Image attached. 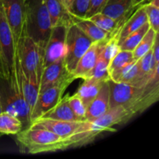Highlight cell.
I'll return each instance as SVG.
<instances>
[{
    "label": "cell",
    "mask_w": 159,
    "mask_h": 159,
    "mask_svg": "<svg viewBox=\"0 0 159 159\" xmlns=\"http://www.w3.org/2000/svg\"><path fill=\"white\" fill-rule=\"evenodd\" d=\"M110 108L121 106L135 114L142 113L158 100L159 77L156 76L144 86H135L109 79Z\"/></svg>",
    "instance_id": "cell-1"
},
{
    "label": "cell",
    "mask_w": 159,
    "mask_h": 159,
    "mask_svg": "<svg viewBox=\"0 0 159 159\" xmlns=\"http://www.w3.org/2000/svg\"><path fill=\"white\" fill-rule=\"evenodd\" d=\"M135 115L131 110L118 106L110 108L107 113L96 119L82 121L74 134L65 139V150L89 144L99 134L110 130L113 126L127 122Z\"/></svg>",
    "instance_id": "cell-2"
},
{
    "label": "cell",
    "mask_w": 159,
    "mask_h": 159,
    "mask_svg": "<svg viewBox=\"0 0 159 159\" xmlns=\"http://www.w3.org/2000/svg\"><path fill=\"white\" fill-rule=\"evenodd\" d=\"M16 135L22 152L36 155L65 150V138L46 129L30 126Z\"/></svg>",
    "instance_id": "cell-3"
},
{
    "label": "cell",
    "mask_w": 159,
    "mask_h": 159,
    "mask_svg": "<svg viewBox=\"0 0 159 159\" xmlns=\"http://www.w3.org/2000/svg\"><path fill=\"white\" fill-rule=\"evenodd\" d=\"M25 30L28 36L44 51L52 30L44 0H25Z\"/></svg>",
    "instance_id": "cell-4"
},
{
    "label": "cell",
    "mask_w": 159,
    "mask_h": 159,
    "mask_svg": "<svg viewBox=\"0 0 159 159\" xmlns=\"http://www.w3.org/2000/svg\"><path fill=\"white\" fill-rule=\"evenodd\" d=\"M16 54L25 74L40 84L44 51L28 36L23 26L16 43Z\"/></svg>",
    "instance_id": "cell-5"
},
{
    "label": "cell",
    "mask_w": 159,
    "mask_h": 159,
    "mask_svg": "<svg viewBox=\"0 0 159 159\" xmlns=\"http://www.w3.org/2000/svg\"><path fill=\"white\" fill-rule=\"evenodd\" d=\"M7 82L8 91L6 93L3 110L18 118L23 124V128L30 125V110L23 96L18 71L14 64V68Z\"/></svg>",
    "instance_id": "cell-6"
},
{
    "label": "cell",
    "mask_w": 159,
    "mask_h": 159,
    "mask_svg": "<svg viewBox=\"0 0 159 159\" xmlns=\"http://www.w3.org/2000/svg\"><path fill=\"white\" fill-rule=\"evenodd\" d=\"M16 47L0 0V80L8 82L14 68Z\"/></svg>",
    "instance_id": "cell-7"
},
{
    "label": "cell",
    "mask_w": 159,
    "mask_h": 159,
    "mask_svg": "<svg viewBox=\"0 0 159 159\" xmlns=\"http://www.w3.org/2000/svg\"><path fill=\"white\" fill-rule=\"evenodd\" d=\"M93 42L72 23L67 26L64 61L68 72L72 74L82 56Z\"/></svg>",
    "instance_id": "cell-8"
},
{
    "label": "cell",
    "mask_w": 159,
    "mask_h": 159,
    "mask_svg": "<svg viewBox=\"0 0 159 159\" xmlns=\"http://www.w3.org/2000/svg\"><path fill=\"white\" fill-rule=\"evenodd\" d=\"M75 79L74 75L70 73L57 84L40 92L31 112L30 124L51 110L61 99L65 90Z\"/></svg>",
    "instance_id": "cell-9"
},
{
    "label": "cell",
    "mask_w": 159,
    "mask_h": 159,
    "mask_svg": "<svg viewBox=\"0 0 159 159\" xmlns=\"http://www.w3.org/2000/svg\"><path fill=\"white\" fill-rule=\"evenodd\" d=\"M2 2L16 47L26 20L25 0H2Z\"/></svg>",
    "instance_id": "cell-10"
},
{
    "label": "cell",
    "mask_w": 159,
    "mask_h": 159,
    "mask_svg": "<svg viewBox=\"0 0 159 159\" xmlns=\"http://www.w3.org/2000/svg\"><path fill=\"white\" fill-rule=\"evenodd\" d=\"M66 29L65 26L52 27L44 49L43 68L65 56Z\"/></svg>",
    "instance_id": "cell-11"
},
{
    "label": "cell",
    "mask_w": 159,
    "mask_h": 159,
    "mask_svg": "<svg viewBox=\"0 0 159 159\" xmlns=\"http://www.w3.org/2000/svg\"><path fill=\"white\" fill-rule=\"evenodd\" d=\"M82 121L83 120L64 121L40 117L34 121L30 124V127L46 129L65 139L74 134Z\"/></svg>",
    "instance_id": "cell-12"
},
{
    "label": "cell",
    "mask_w": 159,
    "mask_h": 159,
    "mask_svg": "<svg viewBox=\"0 0 159 159\" xmlns=\"http://www.w3.org/2000/svg\"><path fill=\"white\" fill-rule=\"evenodd\" d=\"M68 74H70V72H68L65 67L64 57L44 67L40 77L39 93L57 84Z\"/></svg>",
    "instance_id": "cell-13"
},
{
    "label": "cell",
    "mask_w": 159,
    "mask_h": 159,
    "mask_svg": "<svg viewBox=\"0 0 159 159\" xmlns=\"http://www.w3.org/2000/svg\"><path fill=\"white\" fill-rule=\"evenodd\" d=\"M102 41L93 42L85 54L82 56L72 72V75L76 79H85L89 73L93 69L97 61Z\"/></svg>",
    "instance_id": "cell-14"
},
{
    "label": "cell",
    "mask_w": 159,
    "mask_h": 159,
    "mask_svg": "<svg viewBox=\"0 0 159 159\" xmlns=\"http://www.w3.org/2000/svg\"><path fill=\"white\" fill-rule=\"evenodd\" d=\"M110 110V87L108 81L102 84L100 90L86 108L85 120H93Z\"/></svg>",
    "instance_id": "cell-15"
},
{
    "label": "cell",
    "mask_w": 159,
    "mask_h": 159,
    "mask_svg": "<svg viewBox=\"0 0 159 159\" xmlns=\"http://www.w3.org/2000/svg\"><path fill=\"white\" fill-rule=\"evenodd\" d=\"M147 22L148 21V16L144 9V4L140 5L139 6H138V9L135 10V12L127 17V20L124 22L122 26L119 29L117 34H116L118 44H120L127 36L130 35L134 31L137 30Z\"/></svg>",
    "instance_id": "cell-16"
},
{
    "label": "cell",
    "mask_w": 159,
    "mask_h": 159,
    "mask_svg": "<svg viewBox=\"0 0 159 159\" xmlns=\"http://www.w3.org/2000/svg\"><path fill=\"white\" fill-rule=\"evenodd\" d=\"M15 64L18 71L19 77H20V83H21L22 89H23V96L26 101V103L29 106L30 113L32 112L34 106L35 104L36 100L39 94V89H40V84L37 83L34 80H33L30 77L26 75L22 68L20 62L19 61L18 57L16 54V57ZM31 115V114H30Z\"/></svg>",
    "instance_id": "cell-17"
},
{
    "label": "cell",
    "mask_w": 159,
    "mask_h": 159,
    "mask_svg": "<svg viewBox=\"0 0 159 159\" xmlns=\"http://www.w3.org/2000/svg\"><path fill=\"white\" fill-rule=\"evenodd\" d=\"M71 21L89 38L91 39L93 42L102 41L111 37L109 33L99 28L96 23L88 18L79 17L71 14Z\"/></svg>",
    "instance_id": "cell-18"
},
{
    "label": "cell",
    "mask_w": 159,
    "mask_h": 159,
    "mask_svg": "<svg viewBox=\"0 0 159 159\" xmlns=\"http://www.w3.org/2000/svg\"><path fill=\"white\" fill-rule=\"evenodd\" d=\"M51 19V27L71 24V14L62 0H44Z\"/></svg>",
    "instance_id": "cell-19"
},
{
    "label": "cell",
    "mask_w": 159,
    "mask_h": 159,
    "mask_svg": "<svg viewBox=\"0 0 159 159\" xmlns=\"http://www.w3.org/2000/svg\"><path fill=\"white\" fill-rule=\"evenodd\" d=\"M134 9L132 0H108L101 12L116 20L124 21Z\"/></svg>",
    "instance_id": "cell-20"
},
{
    "label": "cell",
    "mask_w": 159,
    "mask_h": 159,
    "mask_svg": "<svg viewBox=\"0 0 159 159\" xmlns=\"http://www.w3.org/2000/svg\"><path fill=\"white\" fill-rule=\"evenodd\" d=\"M83 80L84 82H82L75 94L77 95L82 99V102L87 108L90 102L98 94L102 84L106 81L98 80V79H92V78H87Z\"/></svg>",
    "instance_id": "cell-21"
},
{
    "label": "cell",
    "mask_w": 159,
    "mask_h": 159,
    "mask_svg": "<svg viewBox=\"0 0 159 159\" xmlns=\"http://www.w3.org/2000/svg\"><path fill=\"white\" fill-rule=\"evenodd\" d=\"M68 95H67L65 97H62L61 99L42 117L64 121L79 120L68 105Z\"/></svg>",
    "instance_id": "cell-22"
},
{
    "label": "cell",
    "mask_w": 159,
    "mask_h": 159,
    "mask_svg": "<svg viewBox=\"0 0 159 159\" xmlns=\"http://www.w3.org/2000/svg\"><path fill=\"white\" fill-rule=\"evenodd\" d=\"M134 61L137 60H134V58L132 51L120 50L108 65L107 69H108L110 79L116 73H117L118 71L123 69L124 67H126L127 65Z\"/></svg>",
    "instance_id": "cell-23"
},
{
    "label": "cell",
    "mask_w": 159,
    "mask_h": 159,
    "mask_svg": "<svg viewBox=\"0 0 159 159\" xmlns=\"http://www.w3.org/2000/svg\"><path fill=\"white\" fill-rule=\"evenodd\" d=\"M90 20L96 23L99 28L105 30L106 32L109 33L111 36L115 35L117 34L118 30L122 26L124 22L125 21H120V20H116L115 19L111 18V17L105 15L102 12H99L95 15L89 17Z\"/></svg>",
    "instance_id": "cell-24"
},
{
    "label": "cell",
    "mask_w": 159,
    "mask_h": 159,
    "mask_svg": "<svg viewBox=\"0 0 159 159\" xmlns=\"http://www.w3.org/2000/svg\"><path fill=\"white\" fill-rule=\"evenodd\" d=\"M23 130V124L16 116L3 111L0 113V134L16 135Z\"/></svg>",
    "instance_id": "cell-25"
},
{
    "label": "cell",
    "mask_w": 159,
    "mask_h": 159,
    "mask_svg": "<svg viewBox=\"0 0 159 159\" xmlns=\"http://www.w3.org/2000/svg\"><path fill=\"white\" fill-rule=\"evenodd\" d=\"M149 28H150V25H149L148 22H147L144 25H142L141 27L138 28L137 30L134 31L130 35L127 36L119 44L120 49L124 50V51H133L137 47V45L142 40V38L145 35L146 33L148 32Z\"/></svg>",
    "instance_id": "cell-26"
},
{
    "label": "cell",
    "mask_w": 159,
    "mask_h": 159,
    "mask_svg": "<svg viewBox=\"0 0 159 159\" xmlns=\"http://www.w3.org/2000/svg\"><path fill=\"white\" fill-rule=\"evenodd\" d=\"M158 34V33H155L151 27L149 28L142 40L140 41V43L137 45L134 50L132 51L134 60H138L139 58H141L148 51L152 49L154 43H155V37Z\"/></svg>",
    "instance_id": "cell-27"
},
{
    "label": "cell",
    "mask_w": 159,
    "mask_h": 159,
    "mask_svg": "<svg viewBox=\"0 0 159 159\" xmlns=\"http://www.w3.org/2000/svg\"><path fill=\"white\" fill-rule=\"evenodd\" d=\"M101 48H102V47H101ZM107 68H108V64L106 62V61L102 57L100 50V52H99V57H98L96 65L93 68V69L89 73L88 75L85 77V79H87V78H92V79H98V80L108 81L110 79V76H109Z\"/></svg>",
    "instance_id": "cell-28"
},
{
    "label": "cell",
    "mask_w": 159,
    "mask_h": 159,
    "mask_svg": "<svg viewBox=\"0 0 159 159\" xmlns=\"http://www.w3.org/2000/svg\"><path fill=\"white\" fill-rule=\"evenodd\" d=\"M68 102L70 108L75 113L79 120H85V115H86V107L82 102V99L76 94L68 96Z\"/></svg>",
    "instance_id": "cell-29"
},
{
    "label": "cell",
    "mask_w": 159,
    "mask_h": 159,
    "mask_svg": "<svg viewBox=\"0 0 159 159\" xmlns=\"http://www.w3.org/2000/svg\"><path fill=\"white\" fill-rule=\"evenodd\" d=\"M150 27L155 33L159 32V7L151 3H144Z\"/></svg>",
    "instance_id": "cell-30"
},
{
    "label": "cell",
    "mask_w": 159,
    "mask_h": 159,
    "mask_svg": "<svg viewBox=\"0 0 159 159\" xmlns=\"http://www.w3.org/2000/svg\"><path fill=\"white\" fill-rule=\"evenodd\" d=\"M90 0H75L68 10L72 15L85 18L89 6Z\"/></svg>",
    "instance_id": "cell-31"
},
{
    "label": "cell",
    "mask_w": 159,
    "mask_h": 159,
    "mask_svg": "<svg viewBox=\"0 0 159 159\" xmlns=\"http://www.w3.org/2000/svg\"><path fill=\"white\" fill-rule=\"evenodd\" d=\"M108 0H90L89 6L85 18H89L92 16L102 12Z\"/></svg>",
    "instance_id": "cell-32"
},
{
    "label": "cell",
    "mask_w": 159,
    "mask_h": 159,
    "mask_svg": "<svg viewBox=\"0 0 159 159\" xmlns=\"http://www.w3.org/2000/svg\"><path fill=\"white\" fill-rule=\"evenodd\" d=\"M146 2V0H132V3H133V6L134 8H137L140 5L144 4Z\"/></svg>",
    "instance_id": "cell-33"
},
{
    "label": "cell",
    "mask_w": 159,
    "mask_h": 159,
    "mask_svg": "<svg viewBox=\"0 0 159 159\" xmlns=\"http://www.w3.org/2000/svg\"><path fill=\"white\" fill-rule=\"evenodd\" d=\"M75 0H62V2H63V4L65 5V6L68 9V8L71 6V4H72L73 2Z\"/></svg>",
    "instance_id": "cell-34"
},
{
    "label": "cell",
    "mask_w": 159,
    "mask_h": 159,
    "mask_svg": "<svg viewBox=\"0 0 159 159\" xmlns=\"http://www.w3.org/2000/svg\"><path fill=\"white\" fill-rule=\"evenodd\" d=\"M4 110H3V105H2V95L1 93H0V113H2V112H3Z\"/></svg>",
    "instance_id": "cell-35"
}]
</instances>
